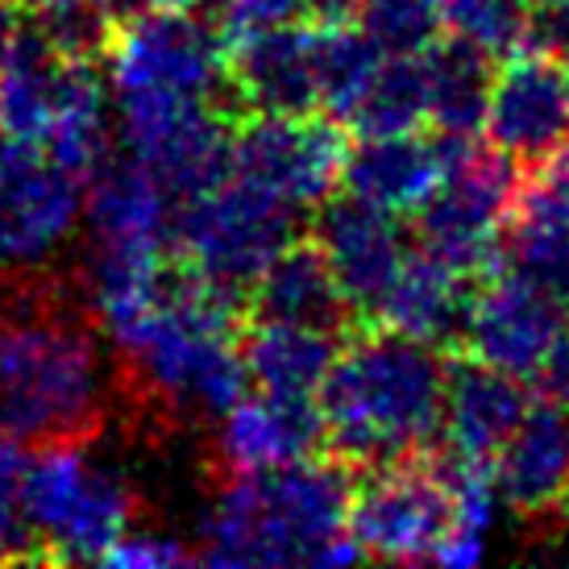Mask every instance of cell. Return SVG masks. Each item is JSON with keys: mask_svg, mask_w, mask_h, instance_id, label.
<instances>
[{"mask_svg": "<svg viewBox=\"0 0 569 569\" xmlns=\"http://www.w3.org/2000/svg\"><path fill=\"white\" fill-rule=\"evenodd\" d=\"M503 507L520 516H553L569 507V411L528 403L490 466Z\"/></svg>", "mask_w": 569, "mask_h": 569, "instance_id": "19", "label": "cell"}, {"mask_svg": "<svg viewBox=\"0 0 569 569\" xmlns=\"http://www.w3.org/2000/svg\"><path fill=\"white\" fill-rule=\"evenodd\" d=\"M458 138H428L420 129L408 133H370L358 146H346L341 188L366 204L387 208L396 217H411L441 183L449 159L458 154Z\"/></svg>", "mask_w": 569, "mask_h": 569, "instance_id": "18", "label": "cell"}, {"mask_svg": "<svg viewBox=\"0 0 569 569\" xmlns=\"http://www.w3.org/2000/svg\"><path fill=\"white\" fill-rule=\"evenodd\" d=\"M208 13H212V26L221 30L224 42L233 47L246 33L300 21L303 0H208Z\"/></svg>", "mask_w": 569, "mask_h": 569, "instance_id": "33", "label": "cell"}, {"mask_svg": "<svg viewBox=\"0 0 569 569\" xmlns=\"http://www.w3.org/2000/svg\"><path fill=\"white\" fill-rule=\"evenodd\" d=\"M523 47L569 63V0H532Z\"/></svg>", "mask_w": 569, "mask_h": 569, "instance_id": "34", "label": "cell"}, {"mask_svg": "<svg viewBox=\"0 0 569 569\" xmlns=\"http://www.w3.org/2000/svg\"><path fill=\"white\" fill-rule=\"evenodd\" d=\"M26 445L0 437V566L4 561H33L30 511H26Z\"/></svg>", "mask_w": 569, "mask_h": 569, "instance_id": "30", "label": "cell"}, {"mask_svg": "<svg viewBox=\"0 0 569 569\" xmlns=\"http://www.w3.org/2000/svg\"><path fill=\"white\" fill-rule=\"evenodd\" d=\"M566 320V300L503 267L490 283L470 291L461 341L470 346L475 362H487L516 379H532L549 362Z\"/></svg>", "mask_w": 569, "mask_h": 569, "instance_id": "15", "label": "cell"}, {"mask_svg": "<svg viewBox=\"0 0 569 569\" xmlns=\"http://www.w3.org/2000/svg\"><path fill=\"white\" fill-rule=\"evenodd\" d=\"M540 375L549 379V391H553L557 403L569 411V320H566V329H561V337H557L553 353H549V362H545Z\"/></svg>", "mask_w": 569, "mask_h": 569, "instance_id": "35", "label": "cell"}, {"mask_svg": "<svg viewBox=\"0 0 569 569\" xmlns=\"http://www.w3.org/2000/svg\"><path fill=\"white\" fill-rule=\"evenodd\" d=\"M346 138L337 121L300 112V117H262L253 112L229 133L224 171L267 191L270 200L291 208L296 217L317 212L341 183Z\"/></svg>", "mask_w": 569, "mask_h": 569, "instance_id": "11", "label": "cell"}, {"mask_svg": "<svg viewBox=\"0 0 569 569\" xmlns=\"http://www.w3.org/2000/svg\"><path fill=\"white\" fill-rule=\"evenodd\" d=\"M196 561V549L183 545V537L174 532H162V528H133L129 523L121 540L109 549V557L100 566H117V569H174V566H191Z\"/></svg>", "mask_w": 569, "mask_h": 569, "instance_id": "32", "label": "cell"}, {"mask_svg": "<svg viewBox=\"0 0 569 569\" xmlns=\"http://www.w3.org/2000/svg\"><path fill=\"white\" fill-rule=\"evenodd\" d=\"M253 320H283V325H317L337 329L346 317V300L332 283L317 246L291 241L246 291Z\"/></svg>", "mask_w": 569, "mask_h": 569, "instance_id": "24", "label": "cell"}, {"mask_svg": "<svg viewBox=\"0 0 569 569\" xmlns=\"http://www.w3.org/2000/svg\"><path fill=\"white\" fill-rule=\"evenodd\" d=\"M358 4L362 0H303V9L320 21H349V17L358 13Z\"/></svg>", "mask_w": 569, "mask_h": 569, "instance_id": "37", "label": "cell"}, {"mask_svg": "<svg viewBox=\"0 0 569 569\" xmlns=\"http://www.w3.org/2000/svg\"><path fill=\"white\" fill-rule=\"evenodd\" d=\"M528 403L532 399L523 391V379L487 362L449 370L437 428V441L445 445V470H490Z\"/></svg>", "mask_w": 569, "mask_h": 569, "instance_id": "17", "label": "cell"}, {"mask_svg": "<svg viewBox=\"0 0 569 569\" xmlns=\"http://www.w3.org/2000/svg\"><path fill=\"white\" fill-rule=\"evenodd\" d=\"M349 482L329 461H287L233 470L196 532V561L208 566H337L362 561L346 537Z\"/></svg>", "mask_w": 569, "mask_h": 569, "instance_id": "2", "label": "cell"}, {"mask_svg": "<svg viewBox=\"0 0 569 569\" xmlns=\"http://www.w3.org/2000/svg\"><path fill=\"white\" fill-rule=\"evenodd\" d=\"M21 4H26L30 13H47V9H63V4H80V0H21ZM104 4H109V0H104Z\"/></svg>", "mask_w": 569, "mask_h": 569, "instance_id": "39", "label": "cell"}, {"mask_svg": "<svg viewBox=\"0 0 569 569\" xmlns=\"http://www.w3.org/2000/svg\"><path fill=\"white\" fill-rule=\"evenodd\" d=\"M17 33V21H13V13H9V4L0 0V50L9 47V38Z\"/></svg>", "mask_w": 569, "mask_h": 569, "instance_id": "38", "label": "cell"}, {"mask_svg": "<svg viewBox=\"0 0 569 569\" xmlns=\"http://www.w3.org/2000/svg\"><path fill=\"white\" fill-rule=\"evenodd\" d=\"M100 325L146 391L188 416L217 420L250 387L233 300L183 270H167L150 296Z\"/></svg>", "mask_w": 569, "mask_h": 569, "instance_id": "3", "label": "cell"}, {"mask_svg": "<svg viewBox=\"0 0 569 569\" xmlns=\"http://www.w3.org/2000/svg\"><path fill=\"white\" fill-rule=\"evenodd\" d=\"M109 408V362L88 325L0 312V437L21 445L88 437Z\"/></svg>", "mask_w": 569, "mask_h": 569, "instance_id": "4", "label": "cell"}, {"mask_svg": "<svg viewBox=\"0 0 569 569\" xmlns=\"http://www.w3.org/2000/svg\"><path fill=\"white\" fill-rule=\"evenodd\" d=\"M83 221V179L33 142L0 133V270H42Z\"/></svg>", "mask_w": 569, "mask_h": 569, "instance_id": "12", "label": "cell"}, {"mask_svg": "<svg viewBox=\"0 0 569 569\" xmlns=\"http://www.w3.org/2000/svg\"><path fill=\"white\" fill-rule=\"evenodd\" d=\"M482 138L516 167H537L569 146V63L511 50L490 71Z\"/></svg>", "mask_w": 569, "mask_h": 569, "instance_id": "14", "label": "cell"}, {"mask_svg": "<svg viewBox=\"0 0 569 569\" xmlns=\"http://www.w3.org/2000/svg\"><path fill=\"white\" fill-rule=\"evenodd\" d=\"M511 224L569 238V146L557 150L553 159L537 162V179L516 196Z\"/></svg>", "mask_w": 569, "mask_h": 569, "instance_id": "31", "label": "cell"}, {"mask_svg": "<svg viewBox=\"0 0 569 569\" xmlns=\"http://www.w3.org/2000/svg\"><path fill=\"white\" fill-rule=\"evenodd\" d=\"M520 196V167L499 150H475L461 142L441 183L416 208L420 250L449 262L466 279L499 262L511 208Z\"/></svg>", "mask_w": 569, "mask_h": 569, "instance_id": "10", "label": "cell"}, {"mask_svg": "<svg viewBox=\"0 0 569 569\" xmlns=\"http://www.w3.org/2000/svg\"><path fill=\"white\" fill-rule=\"evenodd\" d=\"M196 0H109L112 17H129V13H159V9H191Z\"/></svg>", "mask_w": 569, "mask_h": 569, "instance_id": "36", "label": "cell"}, {"mask_svg": "<svg viewBox=\"0 0 569 569\" xmlns=\"http://www.w3.org/2000/svg\"><path fill=\"white\" fill-rule=\"evenodd\" d=\"M420 54H425L428 83V126H437L441 138H458V142L482 138L490 59L458 38L432 42Z\"/></svg>", "mask_w": 569, "mask_h": 569, "instance_id": "25", "label": "cell"}, {"mask_svg": "<svg viewBox=\"0 0 569 569\" xmlns=\"http://www.w3.org/2000/svg\"><path fill=\"white\" fill-rule=\"evenodd\" d=\"M312 246L325 258L332 283L346 300V312H358V317L379 312L396 270L411 253L408 233H403L396 212L366 204L349 191L329 196L317 208Z\"/></svg>", "mask_w": 569, "mask_h": 569, "instance_id": "16", "label": "cell"}, {"mask_svg": "<svg viewBox=\"0 0 569 569\" xmlns=\"http://www.w3.org/2000/svg\"><path fill=\"white\" fill-rule=\"evenodd\" d=\"M312 47H317V109L329 112V121H346L358 112L362 96L379 76L387 50L349 21H320L312 30Z\"/></svg>", "mask_w": 569, "mask_h": 569, "instance_id": "26", "label": "cell"}, {"mask_svg": "<svg viewBox=\"0 0 569 569\" xmlns=\"http://www.w3.org/2000/svg\"><path fill=\"white\" fill-rule=\"evenodd\" d=\"M229 88L250 112H317V47L300 21L246 33L229 47Z\"/></svg>", "mask_w": 569, "mask_h": 569, "instance_id": "20", "label": "cell"}, {"mask_svg": "<svg viewBox=\"0 0 569 569\" xmlns=\"http://www.w3.org/2000/svg\"><path fill=\"white\" fill-rule=\"evenodd\" d=\"M466 308H470V279L432 253L411 250L375 317L411 341L441 349L449 341H461Z\"/></svg>", "mask_w": 569, "mask_h": 569, "instance_id": "22", "label": "cell"}, {"mask_svg": "<svg viewBox=\"0 0 569 569\" xmlns=\"http://www.w3.org/2000/svg\"><path fill=\"white\" fill-rule=\"evenodd\" d=\"M109 96L221 100L229 88V42L191 9L129 13L109 33Z\"/></svg>", "mask_w": 569, "mask_h": 569, "instance_id": "9", "label": "cell"}, {"mask_svg": "<svg viewBox=\"0 0 569 569\" xmlns=\"http://www.w3.org/2000/svg\"><path fill=\"white\" fill-rule=\"evenodd\" d=\"M300 217L267 191L221 171L208 188L174 200L171 246L183 274L224 300H238L250 283L296 241Z\"/></svg>", "mask_w": 569, "mask_h": 569, "instance_id": "8", "label": "cell"}, {"mask_svg": "<svg viewBox=\"0 0 569 569\" xmlns=\"http://www.w3.org/2000/svg\"><path fill=\"white\" fill-rule=\"evenodd\" d=\"M337 349H341L337 329L253 320V329L241 337V362H246L250 387L258 391L317 399Z\"/></svg>", "mask_w": 569, "mask_h": 569, "instance_id": "23", "label": "cell"}, {"mask_svg": "<svg viewBox=\"0 0 569 569\" xmlns=\"http://www.w3.org/2000/svg\"><path fill=\"white\" fill-rule=\"evenodd\" d=\"M532 0H437L441 30L466 47L482 50L487 59H503L523 47Z\"/></svg>", "mask_w": 569, "mask_h": 569, "instance_id": "28", "label": "cell"}, {"mask_svg": "<svg viewBox=\"0 0 569 569\" xmlns=\"http://www.w3.org/2000/svg\"><path fill=\"white\" fill-rule=\"evenodd\" d=\"M449 366L441 349L396 329L366 332L337 349L317 391L320 441L341 466H391L437 441Z\"/></svg>", "mask_w": 569, "mask_h": 569, "instance_id": "1", "label": "cell"}, {"mask_svg": "<svg viewBox=\"0 0 569 569\" xmlns=\"http://www.w3.org/2000/svg\"><path fill=\"white\" fill-rule=\"evenodd\" d=\"M317 399L274 396L246 387L217 416V453L229 470H270L287 461L312 458L320 449Z\"/></svg>", "mask_w": 569, "mask_h": 569, "instance_id": "21", "label": "cell"}, {"mask_svg": "<svg viewBox=\"0 0 569 569\" xmlns=\"http://www.w3.org/2000/svg\"><path fill=\"white\" fill-rule=\"evenodd\" d=\"M428 121V83H425V54H387L379 76L362 96L358 112L349 117V126L358 129V138L370 133H408Z\"/></svg>", "mask_w": 569, "mask_h": 569, "instance_id": "27", "label": "cell"}, {"mask_svg": "<svg viewBox=\"0 0 569 569\" xmlns=\"http://www.w3.org/2000/svg\"><path fill=\"white\" fill-rule=\"evenodd\" d=\"M26 511L42 561L100 566L133 523V487L83 437L47 441L26 461Z\"/></svg>", "mask_w": 569, "mask_h": 569, "instance_id": "7", "label": "cell"}, {"mask_svg": "<svg viewBox=\"0 0 569 569\" xmlns=\"http://www.w3.org/2000/svg\"><path fill=\"white\" fill-rule=\"evenodd\" d=\"M0 133L33 142L88 183L117 154L109 83L92 59L50 47L38 26L17 30L0 50Z\"/></svg>", "mask_w": 569, "mask_h": 569, "instance_id": "5", "label": "cell"}, {"mask_svg": "<svg viewBox=\"0 0 569 569\" xmlns=\"http://www.w3.org/2000/svg\"><path fill=\"white\" fill-rule=\"evenodd\" d=\"M453 520L449 475L428 466L391 461L375 466L362 487H349L346 537L375 561H432Z\"/></svg>", "mask_w": 569, "mask_h": 569, "instance_id": "13", "label": "cell"}, {"mask_svg": "<svg viewBox=\"0 0 569 569\" xmlns=\"http://www.w3.org/2000/svg\"><path fill=\"white\" fill-rule=\"evenodd\" d=\"M353 17L387 54H416L441 33L437 0H362Z\"/></svg>", "mask_w": 569, "mask_h": 569, "instance_id": "29", "label": "cell"}, {"mask_svg": "<svg viewBox=\"0 0 569 569\" xmlns=\"http://www.w3.org/2000/svg\"><path fill=\"white\" fill-rule=\"evenodd\" d=\"M174 196L142 162L112 154L83 183V287L96 317L109 320L150 296L167 274Z\"/></svg>", "mask_w": 569, "mask_h": 569, "instance_id": "6", "label": "cell"}]
</instances>
